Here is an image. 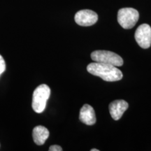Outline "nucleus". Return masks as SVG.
Returning a JSON list of instances; mask_svg holds the SVG:
<instances>
[{
  "mask_svg": "<svg viewBox=\"0 0 151 151\" xmlns=\"http://www.w3.org/2000/svg\"><path fill=\"white\" fill-rule=\"evenodd\" d=\"M136 41L141 48L146 49L151 46V27L148 24H142L137 28L134 35Z\"/></svg>",
  "mask_w": 151,
  "mask_h": 151,
  "instance_id": "5",
  "label": "nucleus"
},
{
  "mask_svg": "<svg viewBox=\"0 0 151 151\" xmlns=\"http://www.w3.org/2000/svg\"><path fill=\"white\" fill-rule=\"evenodd\" d=\"M91 58L94 62L107 64L115 67H121L123 59L119 55L108 50H95L91 53Z\"/></svg>",
  "mask_w": 151,
  "mask_h": 151,
  "instance_id": "3",
  "label": "nucleus"
},
{
  "mask_svg": "<svg viewBox=\"0 0 151 151\" xmlns=\"http://www.w3.org/2000/svg\"><path fill=\"white\" fill-rule=\"evenodd\" d=\"M139 18V12L133 8H122L118 11V22L124 29H129L134 27Z\"/></svg>",
  "mask_w": 151,
  "mask_h": 151,
  "instance_id": "4",
  "label": "nucleus"
},
{
  "mask_svg": "<svg viewBox=\"0 0 151 151\" xmlns=\"http://www.w3.org/2000/svg\"><path fill=\"white\" fill-rule=\"evenodd\" d=\"M91 151H99V150H97V149L94 148V149H91Z\"/></svg>",
  "mask_w": 151,
  "mask_h": 151,
  "instance_id": "12",
  "label": "nucleus"
},
{
  "mask_svg": "<svg viewBox=\"0 0 151 151\" xmlns=\"http://www.w3.org/2000/svg\"><path fill=\"white\" fill-rule=\"evenodd\" d=\"M6 70V63L3 57L0 55V76Z\"/></svg>",
  "mask_w": 151,
  "mask_h": 151,
  "instance_id": "10",
  "label": "nucleus"
},
{
  "mask_svg": "<svg viewBox=\"0 0 151 151\" xmlns=\"http://www.w3.org/2000/svg\"><path fill=\"white\" fill-rule=\"evenodd\" d=\"M129 107V104L124 100H116L109 105V112L111 116L115 120H118Z\"/></svg>",
  "mask_w": 151,
  "mask_h": 151,
  "instance_id": "7",
  "label": "nucleus"
},
{
  "mask_svg": "<svg viewBox=\"0 0 151 151\" xmlns=\"http://www.w3.org/2000/svg\"><path fill=\"white\" fill-rule=\"evenodd\" d=\"M50 89L46 84L40 85L36 88L32 95V109L37 113L45 110L47 101L50 97Z\"/></svg>",
  "mask_w": 151,
  "mask_h": 151,
  "instance_id": "2",
  "label": "nucleus"
},
{
  "mask_svg": "<svg viewBox=\"0 0 151 151\" xmlns=\"http://www.w3.org/2000/svg\"><path fill=\"white\" fill-rule=\"evenodd\" d=\"M87 71L95 76L100 77L104 81L108 82H114L121 80L122 76V71L115 66L107 64L92 62L88 65Z\"/></svg>",
  "mask_w": 151,
  "mask_h": 151,
  "instance_id": "1",
  "label": "nucleus"
},
{
  "mask_svg": "<svg viewBox=\"0 0 151 151\" xmlns=\"http://www.w3.org/2000/svg\"><path fill=\"white\" fill-rule=\"evenodd\" d=\"M79 119L83 123L87 125H93L96 123V116L94 111L91 106L85 104L80 111Z\"/></svg>",
  "mask_w": 151,
  "mask_h": 151,
  "instance_id": "8",
  "label": "nucleus"
},
{
  "mask_svg": "<svg viewBox=\"0 0 151 151\" xmlns=\"http://www.w3.org/2000/svg\"><path fill=\"white\" fill-rule=\"evenodd\" d=\"M32 137L35 143L37 145L41 146L44 144L49 137V131L46 127L39 125L34 128Z\"/></svg>",
  "mask_w": 151,
  "mask_h": 151,
  "instance_id": "9",
  "label": "nucleus"
},
{
  "mask_svg": "<svg viewBox=\"0 0 151 151\" xmlns=\"http://www.w3.org/2000/svg\"><path fill=\"white\" fill-rule=\"evenodd\" d=\"M49 151H62V148L58 145H52L49 148Z\"/></svg>",
  "mask_w": 151,
  "mask_h": 151,
  "instance_id": "11",
  "label": "nucleus"
},
{
  "mask_svg": "<svg viewBox=\"0 0 151 151\" xmlns=\"http://www.w3.org/2000/svg\"><path fill=\"white\" fill-rule=\"evenodd\" d=\"M75 22L78 25L88 27L95 24L98 20V16L95 12L89 9L78 11L74 17Z\"/></svg>",
  "mask_w": 151,
  "mask_h": 151,
  "instance_id": "6",
  "label": "nucleus"
}]
</instances>
